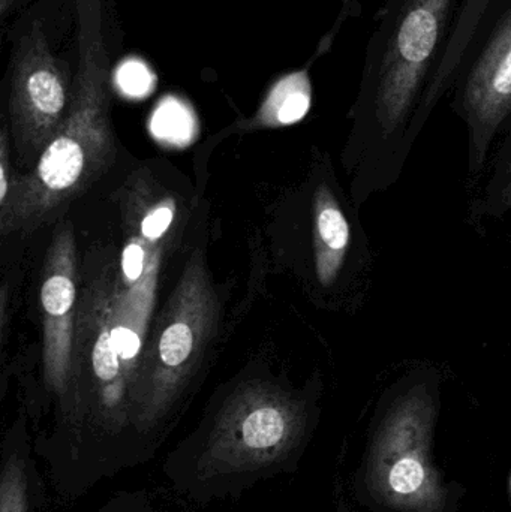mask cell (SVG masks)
Instances as JSON below:
<instances>
[{"label":"cell","instance_id":"1","mask_svg":"<svg viewBox=\"0 0 511 512\" xmlns=\"http://www.w3.org/2000/svg\"><path fill=\"white\" fill-rule=\"evenodd\" d=\"M461 0H386L366 50L345 164L357 207L396 185L414 119Z\"/></svg>","mask_w":511,"mask_h":512},{"label":"cell","instance_id":"2","mask_svg":"<svg viewBox=\"0 0 511 512\" xmlns=\"http://www.w3.org/2000/svg\"><path fill=\"white\" fill-rule=\"evenodd\" d=\"M308 418V403L290 391L272 382H246L165 466L177 489L198 501L242 492L282 471Z\"/></svg>","mask_w":511,"mask_h":512},{"label":"cell","instance_id":"3","mask_svg":"<svg viewBox=\"0 0 511 512\" xmlns=\"http://www.w3.org/2000/svg\"><path fill=\"white\" fill-rule=\"evenodd\" d=\"M107 99L95 78L81 81L65 123L24 176L15 177L0 210L3 236L33 230L92 185L113 164Z\"/></svg>","mask_w":511,"mask_h":512},{"label":"cell","instance_id":"4","mask_svg":"<svg viewBox=\"0 0 511 512\" xmlns=\"http://www.w3.org/2000/svg\"><path fill=\"white\" fill-rule=\"evenodd\" d=\"M216 310V294L204 258L195 252L159 315L135 376L132 415L146 457L150 433L167 417L206 349Z\"/></svg>","mask_w":511,"mask_h":512},{"label":"cell","instance_id":"5","mask_svg":"<svg viewBox=\"0 0 511 512\" xmlns=\"http://www.w3.org/2000/svg\"><path fill=\"white\" fill-rule=\"evenodd\" d=\"M450 93L467 126V183L477 188L511 117V0H495Z\"/></svg>","mask_w":511,"mask_h":512},{"label":"cell","instance_id":"6","mask_svg":"<svg viewBox=\"0 0 511 512\" xmlns=\"http://www.w3.org/2000/svg\"><path fill=\"white\" fill-rule=\"evenodd\" d=\"M311 274L323 298L357 310L374 282L375 259L359 207L339 188L324 165L311 191Z\"/></svg>","mask_w":511,"mask_h":512},{"label":"cell","instance_id":"7","mask_svg":"<svg viewBox=\"0 0 511 512\" xmlns=\"http://www.w3.org/2000/svg\"><path fill=\"white\" fill-rule=\"evenodd\" d=\"M77 248L69 224L57 228L45 258L41 286L44 315V375L48 388L69 396L74 384L77 325Z\"/></svg>","mask_w":511,"mask_h":512},{"label":"cell","instance_id":"8","mask_svg":"<svg viewBox=\"0 0 511 512\" xmlns=\"http://www.w3.org/2000/svg\"><path fill=\"white\" fill-rule=\"evenodd\" d=\"M68 92L56 65L33 60L15 77L11 98L12 137L20 164L38 161L68 117Z\"/></svg>","mask_w":511,"mask_h":512},{"label":"cell","instance_id":"9","mask_svg":"<svg viewBox=\"0 0 511 512\" xmlns=\"http://www.w3.org/2000/svg\"><path fill=\"white\" fill-rule=\"evenodd\" d=\"M494 2L495 0H461L459 2L452 29L447 36L446 44H444L440 59L432 72L428 89H426L422 104H420L416 119H414L413 131H411V140L414 144L419 140L420 134L441 99L452 90L459 71H461L462 63L470 53L474 39L485 24Z\"/></svg>","mask_w":511,"mask_h":512},{"label":"cell","instance_id":"10","mask_svg":"<svg viewBox=\"0 0 511 512\" xmlns=\"http://www.w3.org/2000/svg\"><path fill=\"white\" fill-rule=\"evenodd\" d=\"M0 512H48L44 483L26 439L3 444Z\"/></svg>","mask_w":511,"mask_h":512},{"label":"cell","instance_id":"11","mask_svg":"<svg viewBox=\"0 0 511 512\" xmlns=\"http://www.w3.org/2000/svg\"><path fill=\"white\" fill-rule=\"evenodd\" d=\"M497 143L482 188L470 206V221L476 227L501 221L511 213V117Z\"/></svg>","mask_w":511,"mask_h":512},{"label":"cell","instance_id":"12","mask_svg":"<svg viewBox=\"0 0 511 512\" xmlns=\"http://www.w3.org/2000/svg\"><path fill=\"white\" fill-rule=\"evenodd\" d=\"M311 107V84L303 72L279 81L260 111L263 126H287L299 122Z\"/></svg>","mask_w":511,"mask_h":512},{"label":"cell","instance_id":"13","mask_svg":"<svg viewBox=\"0 0 511 512\" xmlns=\"http://www.w3.org/2000/svg\"><path fill=\"white\" fill-rule=\"evenodd\" d=\"M192 125L194 120L191 111L174 98L164 99L153 114V132L165 140L180 141L182 138H189Z\"/></svg>","mask_w":511,"mask_h":512},{"label":"cell","instance_id":"14","mask_svg":"<svg viewBox=\"0 0 511 512\" xmlns=\"http://www.w3.org/2000/svg\"><path fill=\"white\" fill-rule=\"evenodd\" d=\"M428 474L422 460L413 454H405L396 460L387 474V484L393 495L411 498L425 489Z\"/></svg>","mask_w":511,"mask_h":512},{"label":"cell","instance_id":"15","mask_svg":"<svg viewBox=\"0 0 511 512\" xmlns=\"http://www.w3.org/2000/svg\"><path fill=\"white\" fill-rule=\"evenodd\" d=\"M117 86L131 98L149 95L155 86V78L146 63L137 59H129L120 65L116 74Z\"/></svg>","mask_w":511,"mask_h":512},{"label":"cell","instance_id":"16","mask_svg":"<svg viewBox=\"0 0 511 512\" xmlns=\"http://www.w3.org/2000/svg\"><path fill=\"white\" fill-rule=\"evenodd\" d=\"M147 252L141 240L132 239L128 242L122 252V276L126 283L134 285L140 282L143 276L144 268H146Z\"/></svg>","mask_w":511,"mask_h":512},{"label":"cell","instance_id":"17","mask_svg":"<svg viewBox=\"0 0 511 512\" xmlns=\"http://www.w3.org/2000/svg\"><path fill=\"white\" fill-rule=\"evenodd\" d=\"M173 219V204H161L144 216L143 222H141V234L147 242H156L167 233L168 228L173 224Z\"/></svg>","mask_w":511,"mask_h":512},{"label":"cell","instance_id":"18","mask_svg":"<svg viewBox=\"0 0 511 512\" xmlns=\"http://www.w3.org/2000/svg\"><path fill=\"white\" fill-rule=\"evenodd\" d=\"M101 512H159L143 493H125L111 499Z\"/></svg>","mask_w":511,"mask_h":512},{"label":"cell","instance_id":"19","mask_svg":"<svg viewBox=\"0 0 511 512\" xmlns=\"http://www.w3.org/2000/svg\"><path fill=\"white\" fill-rule=\"evenodd\" d=\"M9 167L8 140H6V131L2 134V144H0V209L5 206L11 194L14 177Z\"/></svg>","mask_w":511,"mask_h":512},{"label":"cell","instance_id":"20","mask_svg":"<svg viewBox=\"0 0 511 512\" xmlns=\"http://www.w3.org/2000/svg\"><path fill=\"white\" fill-rule=\"evenodd\" d=\"M509 243L511 245V227H510V231H509Z\"/></svg>","mask_w":511,"mask_h":512}]
</instances>
